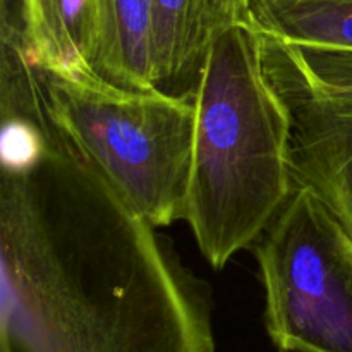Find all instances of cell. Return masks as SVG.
<instances>
[{
  "label": "cell",
  "mask_w": 352,
  "mask_h": 352,
  "mask_svg": "<svg viewBox=\"0 0 352 352\" xmlns=\"http://www.w3.org/2000/svg\"><path fill=\"white\" fill-rule=\"evenodd\" d=\"M0 352H215L206 299L71 148L2 170Z\"/></svg>",
  "instance_id": "obj_1"
},
{
  "label": "cell",
  "mask_w": 352,
  "mask_h": 352,
  "mask_svg": "<svg viewBox=\"0 0 352 352\" xmlns=\"http://www.w3.org/2000/svg\"><path fill=\"white\" fill-rule=\"evenodd\" d=\"M195 141L184 220L222 270L256 243L294 191L291 119L263 55V34L243 21L213 41L195 93Z\"/></svg>",
  "instance_id": "obj_2"
},
{
  "label": "cell",
  "mask_w": 352,
  "mask_h": 352,
  "mask_svg": "<svg viewBox=\"0 0 352 352\" xmlns=\"http://www.w3.org/2000/svg\"><path fill=\"white\" fill-rule=\"evenodd\" d=\"M40 74L54 124L112 191L153 227L184 219L195 98L134 91L96 74Z\"/></svg>",
  "instance_id": "obj_3"
},
{
  "label": "cell",
  "mask_w": 352,
  "mask_h": 352,
  "mask_svg": "<svg viewBox=\"0 0 352 352\" xmlns=\"http://www.w3.org/2000/svg\"><path fill=\"white\" fill-rule=\"evenodd\" d=\"M256 258L278 351L352 352V237L315 192L294 186Z\"/></svg>",
  "instance_id": "obj_4"
},
{
  "label": "cell",
  "mask_w": 352,
  "mask_h": 352,
  "mask_svg": "<svg viewBox=\"0 0 352 352\" xmlns=\"http://www.w3.org/2000/svg\"><path fill=\"white\" fill-rule=\"evenodd\" d=\"M263 55L291 119L292 182L315 192L352 237V102L313 93L282 45L267 34Z\"/></svg>",
  "instance_id": "obj_5"
},
{
  "label": "cell",
  "mask_w": 352,
  "mask_h": 352,
  "mask_svg": "<svg viewBox=\"0 0 352 352\" xmlns=\"http://www.w3.org/2000/svg\"><path fill=\"white\" fill-rule=\"evenodd\" d=\"M151 7L155 88L195 98L213 41L236 23L223 0H151Z\"/></svg>",
  "instance_id": "obj_6"
},
{
  "label": "cell",
  "mask_w": 352,
  "mask_h": 352,
  "mask_svg": "<svg viewBox=\"0 0 352 352\" xmlns=\"http://www.w3.org/2000/svg\"><path fill=\"white\" fill-rule=\"evenodd\" d=\"M98 0H16L21 41L40 72L96 74L93 67Z\"/></svg>",
  "instance_id": "obj_7"
},
{
  "label": "cell",
  "mask_w": 352,
  "mask_h": 352,
  "mask_svg": "<svg viewBox=\"0 0 352 352\" xmlns=\"http://www.w3.org/2000/svg\"><path fill=\"white\" fill-rule=\"evenodd\" d=\"M93 67L96 76L120 88L157 89L151 0H98Z\"/></svg>",
  "instance_id": "obj_8"
},
{
  "label": "cell",
  "mask_w": 352,
  "mask_h": 352,
  "mask_svg": "<svg viewBox=\"0 0 352 352\" xmlns=\"http://www.w3.org/2000/svg\"><path fill=\"white\" fill-rule=\"evenodd\" d=\"M250 21L282 43L352 50V0H251Z\"/></svg>",
  "instance_id": "obj_9"
},
{
  "label": "cell",
  "mask_w": 352,
  "mask_h": 352,
  "mask_svg": "<svg viewBox=\"0 0 352 352\" xmlns=\"http://www.w3.org/2000/svg\"><path fill=\"white\" fill-rule=\"evenodd\" d=\"M278 43L313 93L329 100L352 102V50Z\"/></svg>",
  "instance_id": "obj_10"
},
{
  "label": "cell",
  "mask_w": 352,
  "mask_h": 352,
  "mask_svg": "<svg viewBox=\"0 0 352 352\" xmlns=\"http://www.w3.org/2000/svg\"><path fill=\"white\" fill-rule=\"evenodd\" d=\"M229 10L230 17L234 23H243V21H250V9L251 0H223Z\"/></svg>",
  "instance_id": "obj_11"
},
{
  "label": "cell",
  "mask_w": 352,
  "mask_h": 352,
  "mask_svg": "<svg viewBox=\"0 0 352 352\" xmlns=\"http://www.w3.org/2000/svg\"><path fill=\"white\" fill-rule=\"evenodd\" d=\"M278 352H285V351H278Z\"/></svg>",
  "instance_id": "obj_12"
}]
</instances>
